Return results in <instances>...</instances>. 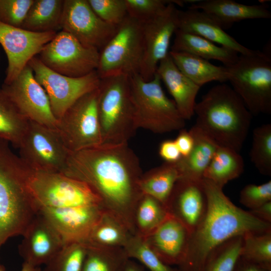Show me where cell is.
Returning <instances> with one entry per match:
<instances>
[{
	"instance_id": "cell-27",
	"label": "cell",
	"mask_w": 271,
	"mask_h": 271,
	"mask_svg": "<svg viewBox=\"0 0 271 271\" xmlns=\"http://www.w3.org/2000/svg\"><path fill=\"white\" fill-rule=\"evenodd\" d=\"M169 54L179 70L200 87L212 81H228L225 66H218L195 55L170 51Z\"/></svg>"
},
{
	"instance_id": "cell-31",
	"label": "cell",
	"mask_w": 271,
	"mask_h": 271,
	"mask_svg": "<svg viewBox=\"0 0 271 271\" xmlns=\"http://www.w3.org/2000/svg\"><path fill=\"white\" fill-rule=\"evenodd\" d=\"M132 235L119 219L105 210L85 243L97 246L123 248Z\"/></svg>"
},
{
	"instance_id": "cell-30",
	"label": "cell",
	"mask_w": 271,
	"mask_h": 271,
	"mask_svg": "<svg viewBox=\"0 0 271 271\" xmlns=\"http://www.w3.org/2000/svg\"><path fill=\"white\" fill-rule=\"evenodd\" d=\"M63 0H34L21 28L43 33L61 29Z\"/></svg>"
},
{
	"instance_id": "cell-17",
	"label": "cell",
	"mask_w": 271,
	"mask_h": 271,
	"mask_svg": "<svg viewBox=\"0 0 271 271\" xmlns=\"http://www.w3.org/2000/svg\"><path fill=\"white\" fill-rule=\"evenodd\" d=\"M56 33L33 32L0 22V44L8 59L4 83L13 81Z\"/></svg>"
},
{
	"instance_id": "cell-47",
	"label": "cell",
	"mask_w": 271,
	"mask_h": 271,
	"mask_svg": "<svg viewBox=\"0 0 271 271\" xmlns=\"http://www.w3.org/2000/svg\"><path fill=\"white\" fill-rule=\"evenodd\" d=\"M234 271H266L260 267L240 258Z\"/></svg>"
},
{
	"instance_id": "cell-26",
	"label": "cell",
	"mask_w": 271,
	"mask_h": 271,
	"mask_svg": "<svg viewBox=\"0 0 271 271\" xmlns=\"http://www.w3.org/2000/svg\"><path fill=\"white\" fill-rule=\"evenodd\" d=\"M170 51L189 53L206 60H215L224 66L235 63L239 55L236 52L214 43L200 36L177 29Z\"/></svg>"
},
{
	"instance_id": "cell-19",
	"label": "cell",
	"mask_w": 271,
	"mask_h": 271,
	"mask_svg": "<svg viewBox=\"0 0 271 271\" xmlns=\"http://www.w3.org/2000/svg\"><path fill=\"white\" fill-rule=\"evenodd\" d=\"M22 236L19 253L24 262L36 266L46 264L66 243L39 211Z\"/></svg>"
},
{
	"instance_id": "cell-5",
	"label": "cell",
	"mask_w": 271,
	"mask_h": 271,
	"mask_svg": "<svg viewBox=\"0 0 271 271\" xmlns=\"http://www.w3.org/2000/svg\"><path fill=\"white\" fill-rule=\"evenodd\" d=\"M98 89L101 145L128 144L138 129L129 76L117 75L100 79Z\"/></svg>"
},
{
	"instance_id": "cell-18",
	"label": "cell",
	"mask_w": 271,
	"mask_h": 271,
	"mask_svg": "<svg viewBox=\"0 0 271 271\" xmlns=\"http://www.w3.org/2000/svg\"><path fill=\"white\" fill-rule=\"evenodd\" d=\"M166 206L169 215L181 222L191 234L202 221L208 209V199L202 179L179 178Z\"/></svg>"
},
{
	"instance_id": "cell-22",
	"label": "cell",
	"mask_w": 271,
	"mask_h": 271,
	"mask_svg": "<svg viewBox=\"0 0 271 271\" xmlns=\"http://www.w3.org/2000/svg\"><path fill=\"white\" fill-rule=\"evenodd\" d=\"M178 29L200 36L240 55H250L257 51L238 43L209 16L197 9L179 10Z\"/></svg>"
},
{
	"instance_id": "cell-37",
	"label": "cell",
	"mask_w": 271,
	"mask_h": 271,
	"mask_svg": "<svg viewBox=\"0 0 271 271\" xmlns=\"http://www.w3.org/2000/svg\"><path fill=\"white\" fill-rule=\"evenodd\" d=\"M87 250L85 242L66 243L42 271H82Z\"/></svg>"
},
{
	"instance_id": "cell-3",
	"label": "cell",
	"mask_w": 271,
	"mask_h": 271,
	"mask_svg": "<svg viewBox=\"0 0 271 271\" xmlns=\"http://www.w3.org/2000/svg\"><path fill=\"white\" fill-rule=\"evenodd\" d=\"M194 125L218 146L239 153L246 140L252 115L232 88L215 85L196 104Z\"/></svg>"
},
{
	"instance_id": "cell-45",
	"label": "cell",
	"mask_w": 271,
	"mask_h": 271,
	"mask_svg": "<svg viewBox=\"0 0 271 271\" xmlns=\"http://www.w3.org/2000/svg\"><path fill=\"white\" fill-rule=\"evenodd\" d=\"M174 141L182 157L187 156L194 146V139L189 131L184 128L179 130V133Z\"/></svg>"
},
{
	"instance_id": "cell-14",
	"label": "cell",
	"mask_w": 271,
	"mask_h": 271,
	"mask_svg": "<svg viewBox=\"0 0 271 271\" xmlns=\"http://www.w3.org/2000/svg\"><path fill=\"white\" fill-rule=\"evenodd\" d=\"M180 1H172L159 15L141 23L143 52L139 74L145 81L153 78L159 63L169 55L171 38L178 27L175 4L181 6Z\"/></svg>"
},
{
	"instance_id": "cell-24",
	"label": "cell",
	"mask_w": 271,
	"mask_h": 271,
	"mask_svg": "<svg viewBox=\"0 0 271 271\" xmlns=\"http://www.w3.org/2000/svg\"><path fill=\"white\" fill-rule=\"evenodd\" d=\"M189 8L204 12L224 30L243 20L271 18V12L264 4L247 5L232 0H203L191 4Z\"/></svg>"
},
{
	"instance_id": "cell-11",
	"label": "cell",
	"mask_w": 271,
	"mask_h": 271,
	"mask_svg": "<svg viewBox=\"0 0 271 271\" xmlns=\"http://www.w3.org/2000/svg\"><path fill=\"white\" fill-rule=\"evenodd\" d=\"M98 89L79 98L58 120L57 131L71 153L102 144L97 110Z\"/></svg>"
},
{
	"instance_id": "cell-36",
	"label": "cell",
	"mask_w": 271,
	"mask_h": 271,
	"mask_svg": "<svg viewBox=\"0 0 271 271\" xmlns=\"http://www.w3.org/2000/svg\"><path fill=\"white\" fill-rule=\"evenodd\" d=\"M243 236L232 237L215 248L208 259L205 271H234L241 255Z\"/></svg>"
},
{
	"instance_id": "cell-38",
	"label": "cell",
	"mask_w": 271,
	"mask_h": 271,
	"mask_svg": "<svg viewBox=\"0 0 271 271\" xmlns=\"http://www.w3.org/2000/svg\"><path fill=\"white\" fill-rule=\"evenodd\" d=\"M250 160L259 172L271 176V124L254 128L249 153Z\"/></svg>"
},
{
	"instance_id": "cell-33",
	"label": "cell",
	"mask_w": 271,
	"mask_h": 271,
	"mask_svg": "<svg viewBox=\"0 0 271 271\" xmlns=\"http://www.w3.org/2000/svg\"><path fill=\"white\" fill-rule=\"evenodd\" d=\"M29 120L0 88V140L18 149Z\"/></svg>"
},
{
	"instance_id": "cell-23",
	"label": "cell",
	"mask_w": 271,
	"mask_h": 271,
	"mask_svg": "<svg viewBox=\"0 0 271 271\" xmlns=\"http://www.w3.org/2000/svg\"><path fill=\"white\" fill-rule=\"evenodd\" d=\"M156 73L173 98L182 117L186 120L194 115L195 99L200 87L184 75L169 55L159 64Z\"/></svg>"
},
{
	"instance_id": "cell-43",
	"label": "cell",
	"mask_w": 271,
	"mask_h": 271,
	"mask_svg": "<svg viewBox=\"0 0 271 271\" xmlns=\"http://www.w3.org/2000/svg\"><path fill=\"white\" fill-rule=\"evenodd\" d=\"M239 201L250 210L271 201V181L260 185H246L240 191Z\"/></svg>"
},
{
	"instance_id": "cell-20",
	"label": "cell",
	"mask_w": 271,
	"mask_h": 271,
	"mask_svg": "<svg viewBox=\"0 0 271 271\" xmlns=\"http://www.w3.org/2000/svg\"><path fill=\"white\" fill-rule=\"evenodd\" d=\"M39 211L67 243L86 242L105 210L101 205H87L62 208H40Z\"/></svg>"
},
{
	"instance_id": "cell-40",
	"label": "cell",
	"mask_w": 271,
	"mask_h": 271,
	"mask_svg": "<svg viewBox=\"0 0 271 271\" xmlns=\"http://www.w3.org/2000/svg\"><path fill=\"white\" fill-rule=\"evenodd\" d=\"M94 12L104 22L117 26L127 16L125 0H87Z\"/></svg>"
},
{
	"instance_id": "cell-29",
	"label": "cell",
	"mask_w": 271,
	"mask_h": 271,
	"mask_svg": "<svg viewBox=\"0 0 271 271\" xmlns=\"http://www.w3.org/2000/svg\"><path fill=\"white\" fill-rule=\"evenodd\" d=\"M179 177L176 163L165 162L143 173L139 185L143 194L151 196L166 205Z\"/></svg>"
},
{
	"instance_id": "cell-16",
	"label": "cell",
	"mask_w": 271,
	"mask_h": 271,
	"mask_svg": "<svg viewBox=\"0 0 271 271\" xmlns=\"http://www.w3.org/2000/svg\"><path fill=\"white\" fill-rule=\"evenodd\" d=\"M1 88L29 120L57 130L58 120L52 112L48 96L28 64L13 81L3 83Z\"/></svg>"
},
{
	"instance_id": "cell-49",
	"label": "cell",
	"mask_w": 271,
	"mask_h": 271,
	"mask_svg": "<svg viewBox=\"0 0 271 271\" xmlns=\"http://www.w3.org/2000/svg\"><path fill=\"white\" fill-rule=\"evenodd\" d=\"M0 271H6L5 267L0 264ZM20 271H42L40 266H36L26 262H23Z\"/></svg>"
},
{
	"instance_id": "cell-41",
	"label": "cell",
	"mask_w": 271,
	"mask_h": 271,
	"mask_svg": "<svg viewBox=\"0 0 271 271\" xmlns=\"http://www.w3.org/2000/svg\"><path fill=\"white\" fill-rule=\"evenodd\" d=\"M172 1L125 0L127 15L140 23L159 15Z\"/></svg>"
},
{
	"instance_id": "cell-35",
	"label": "cell",
	"mask_w": 271,
	"mask_h": 271,
	"mask_svg": "<svg viewBox=\"0 0 271 271\" xmlns=\"http://www.w3.org/2000/svg\"><path fill=\"white\" fill-rule=\"evenodd\" d=\"M240 258L271 271V230L244 235Z\"/></svg>"
},
{
	"instance_id": "cell-46",
	"label": "cell",
	"mask_w": 271,
	"mask_h": 271,
	"mask_svg": "<svg viewBox=\"0 0 271 271\" xmlns=\"http://www.w3.org/2000/svg\"><path fill=\"white\" fill-rule=\"evenodd\" d=\"M249 212L258 219L271 224V201L250 210Z\"/></svg>"
},
{
	"instance_id": "cell-44",
	"label": "cell",
	"mask_w": 271,
	"mask_h": 271,
	"mask_svg": "<svg viewBox=\"0 0 271 271\" xmlns=\"http://www.w3.org/2000/svg\"><path fill=\"white\" fill-rule=\"evenodd\" d=\"M159 153L165 162L167 163L177 162L182 157L174 140H165L161 143Z\"/></svg>"
},
{
	"instance_id": "cell-25",
	"label": "cell",
	"mask_w": 271,
	"mask_h": 271,
	"mask_svg": "<svg viewBox=\"0 0 271 271\" xmlns=\"http://www.w3.org/2000/svg\"><path fill=\"white\" fill-rule=\"evenodd\" d=\"M189 131L194 139L193 147L187 156L181 157L176 164L179 178L200 181L218 146L195 125Z\"/></svg>"
},
{
	"instance_id": "cell-10",
	"label": "cell",
	"mask_w": 271,
	"mask_h": 271,
	"mask_svg": "<svg viewBox=\"0 0 271 271\" xmlns=\"http://www.w3.org/2000/svg\"><path fill=\"white\" fill-rule=\"evenodd\" d=\"M18 149L33 171L64 173L70 153L57 130L30 120Z\"/></svg>"
},
{
	"instance_id": "cell-42",
	"label": "cell",
	"mask_w": 271,
	"mask_h": 271,
	"mask_svg": "<svg viewBox=\"0 0 271 271\" xmlns=\"http://www.w3.org/2000/svg\"><path fill=\"white\" fill-rule=\"evenodd\" d=\"M34 0H0V22L21 28Z\"/></svg>"
},
{
	"instance_id": "cell-15",
	"label": "cell",
	"mask_w": 271,
	"mask_h": 271,
	"mask_svg": "<svg viewBox=\"0 0 271 271\" xmlns=\"http://www.w3.org/2000/svg\"><path fill=\"white\" fill-rule=\"evenodd\" d=\"M117 27L102 20L87 0H63L61 30L86 47L99 52L113 36Z\"/></svg>"
},
{
	"instance_id": "cell-7",
	"label": "cell",
	"mask_w": 271,
	"mask_h": 271,
	"mask_svg": "<svg viewBox=\"0 0 271 271\" xmlns=\"http://www.w3.org/2000/svg\"><path fill=\"white\" fill-rule=\"evenodd\" d=\"M226 67V66H225ZM228 81L253 115L271 113V58L257 50L226 67Z\"/></svg>"
},
{
	"instance_id": "cell-34",
	"label": "cell",
	"mask_w": 271,
	"mask_h": 271,
	"mask_svg": "<svg viewBox=\"0 0 271 271\" xmlns=\"http://www.w3.org/2000/svg\"><path fill=\"white\" fill-rule=\"evenodd\" d=\"M86 244L87 250L82 271H122L130 259L123 248Z\"/></svg>"
},
{
	"instance_id": "cell-4",
	"label": "cell",
	"mask_w": 271,
	"mask_h": 271,
	"mask_svg": "<svg viewBox=\"0 0 271 271\" xmlns=\"http://www.w3.org/2000/svg\"><path fill=\"white\" fill-rule=\"evenodd\" d=\"M9 144L0 140V249L10 238L22 236L39 210L29 189L31 170Z\"/></svg>"
},
{
	"instance_id": "cell-39",
	"label": "cell",
	"mask_w": 271,
	"mask_h": 271,
	"mask_svg": "<svg viewBox=\"0 0 271 271\" xmlns=\"http://www.w3.org/2000/svg\"><path fill=\"white\" fill-rule=\"evenodd\" d=\"M129 258L138 260L150 271H180L163 262L143 237L132 235L123 247Z\"/></svg>"
},
{
	"instance_id": "cell-21",
	"label": "cell",
	"mask_w": 271,
	"mask_h": 271,
	"mask_svg": "<svg viewBox=\"0 0 271 271\" xmlns=\"http://www.w3.org/2000/svg\"><path fill=\"white\" fill-rule=\"evenodd\" d=\"M190 236L188 229L170 215L143 238L163 262L169 265L179 266L186 256Z\"/></svg>"
},
{
	"instance_id": "cell-12",
	"label": "cell",
	"mask_w": 271,
	"mask_h": 271,
	"mask_svg": "<svg viewBox=\"0 0 271 271\" xmlns=\"http://www.w3.org/2000/svg\"><path fill=\"white\" fill-rule=\"evenodd\" d=\"M38 57L47 68L60 74L79 77L96 70L99 52L86 47L61 30L43 48Z\"/></svg>"
},
{
	"instance_id": "cell-28",
	"label": "cell",
	"mask_w": 271,
	"mask_h": 271,
	"mask_svg": "<svg viewBox=\"0 0 271 271\" xmlns=\"http://www.w3.org/2000/svg\"><path fill=\"white\" fill-rule=\"evenodd\" d=\"M244 169V161L239 153L229 148L218 146L203 178L223 189L228 182L239 177Z\"/></svg>"
},
{
	"instance_id": "cell-13",
	"label": "cell",
	"mask_w": 271,
	"mask_h": 271,
	"mask_svg": "<svg viewBox=\"0 0 271 271\" xmlns=\"http://www.w3.org/2000/svg\"><path fill=\"white\" fill-rule=\"evenodd\" d=\"M28 65L35 79L46 91L52 112L58 120L79 98L99 86L100 78L96 70L82 77L66 76L49 69L36 56Z\"/></svg>"
},
{
	"instance_id": "cell-48",
	"label": "cell",
	"mask_w": 271,
	"mask_h": 271,
	"mask_svg": "<svg viewBox=\"0 0 271 271\" xmlns=\"http://www.w3.org/2000/svg\"><path fill=\"white\" fill-rule=\"evenodd\" d=\"M122 271H145V270L141 265L129 259L125 263Z\"/></svg>"
},
{
	"instance_id": "cell-32",
	"label": "cell",
	"mask_w": 271,
	"mask_h": 271,
	"mask_svg": "<svg viewBox=\"0 0 271 271\" xmlns=\"http://www.w3.org/2000/svg\"><path fill=\"white\" fill-rule=\"evenodd\" d=\"M170 216L166 205L156 198L143 194L133 213L134 235L145 238Z\"/></svg>"
},
{
	"instance_id": "cell-9",
	"label": "cell",
	"mask_w": 271,
	"mask_h": 271,
	"mask_svg": "<svg viewBox=\"0 0 271 271\" xmlns=\"http://www.w3.org/2000/svg\"><path fill=\"white\" fill-rule=\"evenodd\" d=\"M141 24L127 16L117 26L113 36L99 51L96 71L100 79L139 73L143 58Z\"/></svg>"
},
{
	"instance_id": "cell-2",
	"label": "cell",
	"mask_w": 271,
	"mask_h": 271,
	"mask_svg": "<svg viewBox=\"0 0 271 271\" xmlns=\"http://www.w3.org/2000/svg\"><path fill=\"white\" fill-rule=\"evenodd\" d=\"M208 209L204 218L190 234L188 247L180 271H205L209 255L227 240L249 233L271 230V224L262 221L233 204L223 189L203 178Z\"/></svg>"
},
{
	"instance_id": "cell-1",
	"label": "cell",
	"mask_w": 271,
	"mask_h": 271,
	"mask_svg": "<svg viewBox=\"0 0 271 271\" xmlns=\"http://www.w3.org/2000/svg\"><path fill=\"white\" fill-rule=\"evenodd\" d=\"M63 174L88 184L105 210L134 234L133 213L143 194L139 185L143 172L138 157L128 144L70 152Z\"/></svg>"
},
{
	"instance_id": "cell-6",
	"label": "cell",
	"mask_w": 271,
	"mask_h": 271,
	"mask_svg": "<svg viewBox=\"0 0 271 271\" xmlns=\"http://www.w3.org/2000/svg\"><path fill=\"white\" fill-rule=\"evenodd\" d=\"M129 79L137 129L162 134L184 128L185 120L174 101L165 94L157 73L149 81L139 73L129 76Z\"/></svg>"
},
{
	"instance_id": "cell-8",
	"label": "cell",
	"mask_w": 271,
	"mask_h": 271,
	"mask_svg": "<svg viewBox=\"0 0 271 271\" xmlns=\"http://www.w3.org/2000/svg\"><path fill=\"white\" fill-rule=\"evenodd\" d=\"M29 189L39 209L103 206L99 197L88 184L61 173L31 170Z\"/></svg>"
}]
</instances>
